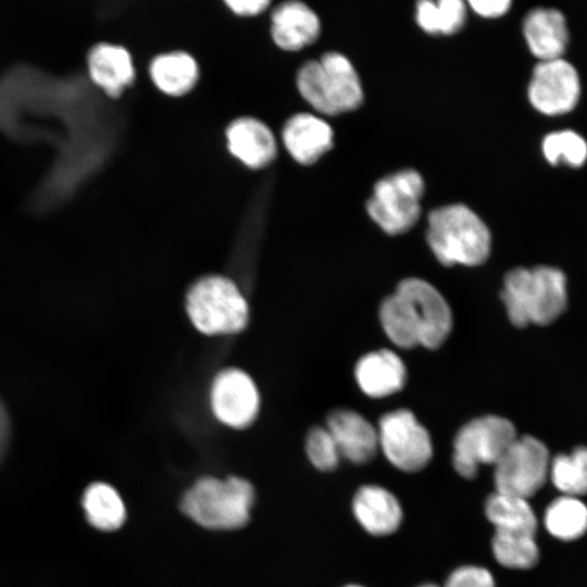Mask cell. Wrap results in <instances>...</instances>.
<instances>
[{"mask_svg": "<svg viewBox=\"0 0 587 587\" xmlns=\"http://www.w3.org/2000/svg\"><path fill=\"white\" fill-rule=\"evenodd\" d=\"M379 320L397 347L439 348L452 328V313L445 297L428 282L409 277L380 304Z\"/></svg>", "mask_w": 587, "mask_h": 587, "instance_id": "1", "label": "cell"}, {"mask_svg": "<svg viewBox=\"0 0 587 587\" xmlns=\"http://www.w3.org/2000/svg\"><path fill=\"white\" fill-rule=\"evenodd\" d=\"M500 296L513 325H548L565 311L566 277L549 265L516 267L505 274Z\"/></svg>", "mask_w": 587, "mask_h": 587, "instance_id": "2", "label": "cell"}, {"mask_svg": "<svg viewBox=\"0 0 587 587\" xmlns=\"http://www.w3.org/2000/svg\"><path fill=\"white\" fill-rule=\"evenodd\" d=\"M184 309L193 328L209 337L237 335L250 322L249 303L239 286L218 273L204 274L188 286Z\"/></svg>", "mask_w": 587, "mask_h": 587, "instance_id": "3", "label": "cell"}, {"mask_svg": "<svg viewBox=\"0 0 587 587\" xmlns=\"http://www.w3.org/2000/svg\"><path fill=\"white\" fill-rule=\"evenodd\" d=\"M426 239L434 255L446 266L480 265L491 249L488 227L461 203L440 207L428 214Z\"/></svg>", "mask_w": 587, "mask_h": 587, "instance_id": "4", "label": "cell"}, {"mask_svg": "<svg viewBox=\"0 0 587 587\" xmlns=\"http://www.w3.org/2000/svg\"><path fill=\"white\" fill-rule=\"evenodd\" d=\"M254 500L252 485L237 476L199 478L183 496L182 511L210 529L242 527L250 517Z\"/></svg>", "mask_w": 587, "mask_h": 587, "instance_id": "5", "label": "cell"}, {"mask_svg": "<svg viewBox=\"0 0 587 587\" xmlns=\"http://www.w3.org/2000/svg\"><path fill=\"white\" fill-rule=\"evenodd\" d=\"M297 87L317 112L336 115L359 108L363 101L360 78L351 62L339 52H326L298 71Z\"/></svg>", "mask_w": 587, "mask_h": 587, "instance_id": "6", "label": "cell"}, {"mask_svg": "<svg viewBox=\"0 0 587 587\" xmlns=\"http://www.w3.org/2000/svg\"><path fill=\"white\" fill-rule=\"evenodd\" d=\"M424 189V180L414 170L389 174L375 184L366 211L386 234L407 233L420 217Z\"/></svg>", "mask_w": 587, "mask_h": 587, "instance_id": "7", "label": "cell"}, {"mask_svg": "<svg viewBox=\"0 0 587 587\" xmlns=\"http://www.w3.org/2000/svg\"><path fill=\"white\" fill-rule=\"evenodd\" d=\"M517 433L511 421L499 415H485L463 425L453 440L452 464L455 472L472 479L482 464H496Z\"/></svg>", "mask_w": 587, "mask_h": 587, "instance_id": "8", "label": "cell"}, {"mask_svg": "<svg viewBox=\"0 0 587 587\" xmlns=\"http://www.w3.org/2000/svg\"><path fill=\"white\" fill-rule=\"evenodd\" d=\"M547 447L533 436H517L495 464L496 491L523 499L545 484L550 469Z\"/></svg>", "mask_w": 587, "mask_h": 587, "instance_id": "9", "label": "cell"}, {"mask_svg": "<svg viewBox=\"0 0 587 587\" xmlns=\"http://www.w3.org/2000/svg\"><path fill=\"white\" fill-rule=\"evenodd\" d=\"M209 405L214 419L233 429H245L261 410L259 388L245 370L227 366L217 371L209 387Z\"/></svg>", "mask_w": 587, "mask_h": 587, "instance_id": "10", "label": "cell"}, {"mask_svg": "<svg viewBox=\"0 0 587 587\" xmlns=\"http://www.w3.org/2000/svg\"><path fill=\"white\" fill-rule=\"evenodd\" d=\"M377 433L379 448L398 470L417 472L429 463L433 457L430 436L411 411L398 409L384 414Z\"/></svg>", "mask_w": 587, "mask_h": 587, "instance_id": "11", "label": "cell"}, {"mask_svg": "<svg viewBox=\"0 0 587 587\" xmlns=\"http://www.w3.org/2000/svg\"><path fill=\"white\" fill-rule=\"evenodd\" d=\"M530 104L546 115L572 111L580 97V80L576 68L563 58L539 61L527 88Z\"/></svg>", "mask_w": 587, "mask_h": 587, "instance_id": "12", "label": "cell"}, {"mask_svg": "<svg viewBox=\"0 0 587 587\" xmlns=\"http://www.w3.org/2000/svg\"><path fill=\"white\" fill-rule=\"evenodd\" d=\"M325 427L333 436L340 455L354 464L372 461L379 449L377 428L355 411H332Z\"/></svg>", "mask_w": 587, "mask_h": 587, "instance_id": "13", "label": "cell"}, {"mask_svg": "<svg viewBox=\"0 0 587 587\" xmlns=\"http://www.w3.org/2000/svg\"><path fill=\"white\" fill-rule=\"evenodd\" d=\"M283 142L294 160L310 165L333 147V129L314 114L298 113L286 122Z\"/></svg>", "mask_w": 587, "mask_h": 587, "instance_id": "14", "label": "cell"}, {"mask_svg": "<svg viewBox=\"0 0 587 587\" xmlns=\"http://www.w3.org/2000/svg\"><path fill=\"white\" fill-rule=\"evenodd\" d=\"M230 153L251 168L270 164L276 155V141L272 130L254 117H239L226 129Z\"/></svg>", "mask_w": 587, "mask_h": 587, "instance_id": "15", "label": "cell"}, {"mask_svg": "<svg viewBox=\"0 0 587 587\" xmlns=\"http://www.w3.org/2000/svg\"><path fill=\"white\" fill-rule=\"evenodd\" d=\"M523 34L530 52L539 61L562 58L569 43L566 20L552 8L530 10L523 21Z\"/></svg>", "mask_w": 587, "mask_h": 587, "instance_id": "16", "label": "cell"}, {"mask_svg": "<svg viewBox=\"0 0 587 587\" xmlns=\"http://www.w3.org/2000/svg\"><path fill=\"white\" fill-rule=\"evenodd\" d=\"M320 27L317 15L300 1L284 2L271 15L272 38L286 51H297L313 43L320 35Z\"/></svg>", "mask_w": 587, "mask_h": 587, "instance_id": "17", "label": "cell"}, {"mask_svg": "<svg viewBox=\"0 0 587 587\" xmlns=\"http://www.w3.org/2000/svg\"><path fill=\"white\" fill-rule=\"evenodd\" d=\"M87 67L92 82L111 98L120 97L135 78L132 57L118 45H95L87 54Z\"/></svg>", "mask_w": 587, "mask_h": 587, "instance_id": "18", "label": "cell"}, {"mask_svg": "<svg viewBox=\"0 0 587 587\" xmlns=\"http://www.w3.org/2000/svg\"><path fill=\"white\" fill-rule=\"evenodd\" d=\"M352 511L360 525L371 535L395 533L402 521V509L397 498L384 487L365 485L352 500Z\"/></svg>", "mask_w": 587, "mask_h": 587, "instance_id": "19", "label": "cell"}, {"mask_svg": "<svg viewBox=\"0 0 587 587\" xmlns=\"http://www.w3.org/2000/svg\"><path fill=\"white\" fill-rule=\"evenodd\" d=\"M354 374L361 390L372 398H384L399 391L407 379L404 363L388 349L363 355L355 365Z\"/></svg>", "mask_w": 587, "mask_h": 587, "instance_id": "20", "label": "cell"}, {"mask_svg": "<svg viewBox=\"0 0 587 587\" xmlns=\"http://www.w3.org/2000/svg\"><path fill=\"white\" fill-rule=\"evenodd\" d=\"M149 72L154 85L170 96L187 93L199 76L197 62L184 51H172L155 57Z\"/></svg>", "mask_w": 587, "mask_h": 587, "instance_id": "21", "label": "cell"}, {"mask_svg": "<svg viewBox=\"0 0 587 587\" xmlns=\"http://www.w3.org/2000/svg\"><path fill=\"white\" fill-rule=\"evenodd\" d=\"M485 514L496 530L535 536L537 520L526 499L495 491L486 499Z\"/></svg>", "mask_w": 587, "mask_h": 587, "instance_id": "22", "label": "cell"}, {"mask_svg": "<svg viewBox=\"0 0 587 587\" xmlns=\"http://www.w3.org/2000/svg\"><path fill=\"white\" fill-rule=\"evenodd\" d=\"M88 522L100 530H115L125 521L126 510L118 492L105 483L89 485L83 495Z\"/></svg>", "mask_w": 587, "mask_h": 587, "instance_id": "23", "label": "cell"}, {"mask_svg": "<svg viewBox=\"0 0 587 587\" xmlns=\"http://www.w3.org/2000/svg\"><path fill=\"white\" fill-rule=\"evenodd\" d=\"M465 17L466 8L461 0H423L416 3V22L432 35L455 34L462 28Z\"/></svg>", "mask_w": 587, "mask_h": 587, "instance_id": "24", "label": "cell"}, {"mask_svg": "<svg viewBox=\"0 0 587 587\" xmlns=\"http://www.w3.org/2000/svg\"><path fill=\"white\" fill-rule=\"evenodd\" d=\"M545 525L559 539H576L587 530V507L576 497L563 496L548 507Z\"/></svg>", "mask_w": 587, "mask_h": 587, "instance_id": "25", "label": "cell"}, {"mask_svg": "<svg viewBox=\"0 0 587 587\" xmlns=\"http://www.w3.org/2000/svg\"><path fill=\"white\" fill-rule=\"evenodd\" d=\"M495 559L505 567L530 569L539 559L534 535L496 530L491 540Z\"/></svg>", "mask_w": 587, "mask_h": 587, "instance_id": "26", "label": "cell"}, {"mask_svg": "<svg viewBox=\"0 0 587 587\" xmlns=\"http://www.w3.org/2000/svg\"><path fill=\"white\" fill-rule=\"evenodd\" d=\"M549 475L564 496L587 494V448L578 447L570 454H560L550 462Z\"/></svg>", "mask_w": 587, "mask_h": 587, "instance_id": "27", "label": "cell"}, {"mask_svg": "<svg viewBox=\"0 0 587 587\" xmlns=\"http://www.w3.org/2000/svg\"><path fill=\"white\" fill-rule=\"evenodd\" d=\"M544 157L550 164L565 163L582 166L587 160V142L576 132L564 129L548 134L541 143Z\"/></svg>", "mask_w": 587, "mask_h": 587, "instance_id": "28", "label": "cell"}, {"mask_svg": "<svg viewBox=\"0 0 587 587\" xmlns=\"http://www.w3.org/2000/svg\"><path fill=\"white\" fill-rule=\"evenodd\" d=\"M304 448L309 461L319 471L330 472L338 466L341 455L325 426H313L309 429Z\"/></svg>", "mask_w": 587, "mask_h": 587, "instance_id": "29", "label": "cell"}, {"mask_svg": "<svg viewBox=\"0 0 587 587\" xmlns=\"http://www.w3.org/2000/svg\"><path fill=\"white\" fill-rule=\"evenodd\" d=\"M445 587H496L491 573L482 566L464 565L454 570Z\"/></svg>", "mask_w": 587, "mask_h": 587, "instance_id": "30", "label": "cell"}, {"mask_svg": "<svg viewBox=\"0 0 587 587\" xmlns=\"http://www.w3.org/2000/svg\"><path fill=\"white\" fill-rule=\"evenodd\" d=\"M469 4L477 14L484 17H499L505 14L510 7V0H471Z\"/></svg>", "mask_w": 587, "mask_h": 587, "instance_id": "31", "label": "cell"}, {"mask_svg": "<svg viewBox=\"0 0 587 587\" xmlns=\"http://www.w3.org/2000/svg\"><path fill=\"white\" fill-rule=\"evenodd\" d=\"M228 9L239 16H254L262 13L270 5L267 0H228Z\"/></svg>", "mask_w": 587, "mask_h": 587, "instance_id": "32", "label": "cell"}, {"mask_svg": "<svg viewBox=\"0 0 587 587\" xmlns=\"http://www.w3.org/2000/svg\"><path fill=\"white\" fill-rule=\"evenodd\" d=\"M10 420L5 407L0 400V461L2 460L8 449L10 440Z\"/></svg>", "mask_w": 587, "mask_h": 587, "instance_id": "33", "label": "cell"}, {"mask_svg": "<svg viewBox=\"0 0 587 587\" xmlns=\"http://www.w3.org/2000/svg\"><path fill=\"white\" fill-rule=\"evenodd\" d=\"M421 587H438V586L434 584H425V585H422Z\"/></svg>", "mask_w": 587, "mask_h": 587, "instance_id": "34", "label": "cell"}, {"mask_svg": "<svg viewBox=\"0 0 587 587\" xmlns=\"http://www.w3.org/2000/svg\"><path fill=\"white\" fill-rule=\"evenodd\" d=\"M345 587H362V586H359V585H347Z\"/></svg>", "mask_w": 587, "mask_h": 587, "instance_id": "35", "label": "cell"}]
</instances>
